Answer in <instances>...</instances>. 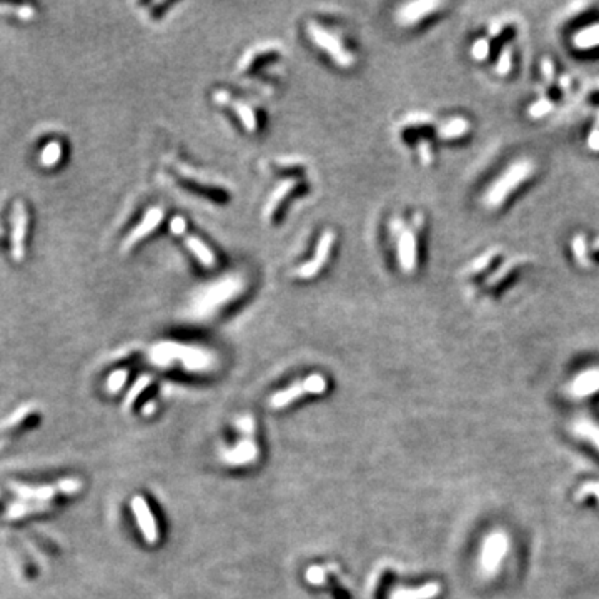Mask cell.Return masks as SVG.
<instances>
[{
  "mask_svg": "<svg viewBox=\"0 0 599 599\" xmlns=\"http://www.w3.org/2000/svg\"><path fill=\"white\" fill-rule=\"evenodd\" d=\"M245 279L242 275H225L213 284H208L200 288L192 296L190 311L195 318H205L215 315L222 308L233 303L245 290Z\"/></svg>",
  "mask_w": 599,
  "mask_h": 599,
  "instance_id": "6da1fadb",
  "label": "cell"
},
{
  "mask_svg": "<svg viewBox=\"0 0 599 599\" xmlns=\"http://www.w3.org/2000/svg\"><path fill=\"white\" fill-rule=\"evenodd\" d=\"M305 32L308 36L310 42L325 53L335 65L340 69H352L357 63V55L350 50V47L345 43L342 33L323 26L321 22L308 21L305 23Z\"/></svg>",
  "mask_w": 599,
  "mask_h": 599,
  "instance_id": "7a4b0ae2",
  "label": "cell"
},
{
  "mask_svg": "<svg viewBox=\"0 0 599 599\" xmlns=\"http://www.w3.org/2000/svg\"><path fill=\"white\" fill-rule=\"evenodd\" d=\"M421 218L411 220V223L405 225L401 220H394L392 223V230L396 243V258L398 265L403 274L411 275L418 269V261H420V230H421Z\"/></svg>",
  "mask_w": 599,
  "mask_h": 599,
  "instance_id": "3957f363",
  "label": "cell"
},
{
  "mask_svg": "<svg viewBox=\"0 0 599 599\" xmlns=\"http://www.w3.org/2000/svg\"><path fill=\"white\" fill-rule=\"evenodd\" d=\"M534 173V167L529 162H519L511 167L508 172H504L498 182L490 188L486 195V203L490 208H501L509 202L511 197H514L521 188L531 182Z\"/></svg>",
  "mask_w": 599,
  "mask_h": 599,
  "instance_id": "277c9868",
  "label": "cell"
},
{
  "mask_svg": "<svg viewBox=\"0 0 599 599\" xmlns=\"http://www.w3.org/2000/svg\"><path fill=\"white\" fill-rule=\"evenodd\" d=\"M335 243H337V233L328 228V230H325L323 233H321L318 242H316L313 257H311L308 261L300 263L291 275H293L296 280H301V281L313 280L315 276H318L321 271H323L326 263L330 261Z\"/></svg>",
  "mask_w": 599,
  "mask_h": 599,
  "instance_id": "5b68a950",
  "label": "cell"
},
{
  "mask_svg": "<svg viewBox=\"0 0 599 599\" xmlns=\"http://www.w3.org/2000/svg\"><path fill=\"white\" fill-rule=\"evenodd\" d=\"M170 232L178 238H182L183 245L188 248V252L192 253L200 265H203L205 269H213L217 265L215 252L202 238L188 232V223L182 215H175L170 220Z\"/></svg>",
  "mask_w": 599,
  "mask_h": 599,
  "instance_id": "8992f818",
  "label": "cell"
},
{
  "mask_svg": "<svg viewBox=\"0 0 599 599\" xmlns=\"http://www.w3.org/2000/svg\"><path fill=\"white\" fill-rule=\"evenodd\" d=\"M175 170H177V175L183 180L185 183L192 185L193 188L200 190L202 193L212 195V197L218 198H227L230 195V190L220 180L212 177L205 172H200L197 168H192L190 165L177 163L175 165Z\"/></svg>",
  "mask_w": 599,
  "mask_h": 599,
  "instance_id": "52a82bcc",
  "label": "cell"
},
{
  "mask_svg": "<svg viewBox=\"0 0 599 599\" xmlns=\"http://www.w3.org/2000/svg\"><path fill=\"white\" fill-rule=\"evenodd\" d=\"M326 387H328V384H326L325 377H321V374H310L308 378L293 383L290 388L284 389V392L275 393L270 399V405L274 408H284L286 405H290L291 401H295V399L301 396V394L325 393Z\"/></svg>",
  "mask_w": 599,
  "mask_h": 599,
  "instance_id": "ba28073f",
  "label": "cell"
},
{
  "mask_svg": "<svg viewBox=\"0 0 599 599\" xmlns=\"http://www.w3.org/2000/svg\"><path fill=\"white\" fill-rule=\"evenodd\" d=\"M445 7L441 2H430V0H423V2H406L401 4L394 12V21L401 27H415L425 22L426 18L435 16L438 11Z\"/></svg>",
  "mask_w": 599,
  "mask_h": 599,
  "instance_id": "9c48e42d",
  "label": "cell"
},
{
  "mask_svg": "<svg viewBox=\"0 0 599 599\" xmlns=\"http://www.w3.org/2000/svg\"><path fill=\"white\" fill-rule=\"evenodd\" d=\"M212 99L215 104L222 107H228L233 114L237 115L238 122H240L243 130L248 131V134H255L258 130V117L257 112L252 105H248L247 102L238 100L233 97L228 90H215L212 94Z\"/></svg>",
  "mask_w": 599,
  "mask_h": 599,
  "instance_id": "30bf717a",
  "label": "cell"
},
{
  "mask_svg": "<svg viewBox=\"0 0 599 599\" xmlns=\"http://www.w3.org/2000/svg\"><path fill=\"white\" fill-rule=\"evenodd\" d=\"M303 183H305L303 178H300V177H290V178L281 180V182L276 185V188L274 190V192L270 193V197L266 198L265 207H263V218H265L266 222L274 220V218L279 215L280 208L284 207L286 198H290L296 190H298L300 187H303Z\"/></svg>",
  "mask_w": 599,
  "mask_h": 599,
  "instance_id": "8fae6325",
  "label": "cell"
},
{
  "mask_svg": "<svg viewBox=\"0 0 599 599\" xmlns=\"http://www.w3.org/2000/svg\"><path fill=\"white\" fill-rule=\"evenodd\" d=\"M281 53V45L279 42H274V41H266V42H260V43H255V45H252L248 50L243 53L240 60H238V65H237V70L238 72H250L255 69L257 65H260L261 62H269L271 58L275 57H280Z\"/></svg>",
  "mask_w": 599,
  "mask_h": 599,
  "instance_id": "7c38bea8",
  "label": "cell"
},
{
  "mask_svg": "<svg viewBox=\"0 0 599 599\" xmlns=\"http://www.w3.org/2000/svg\"><path fill=\"white\" fill-rule=\"evenodd\" d=\"M163 218H165V210L162 207L150 208V210L144 215L142 220H140L139 225L135 227L134 230L129 233V237L125 238L124 250L125 252L131 250V248H134L135 245H139V243L142 242L145 237H149L150 233H153L155 230H157L160 223L163 222Z\"/></svg>",
  "mask_w": 599,
  "mask_h": 599,
  "instance_id": "4fadbf2b",
  "label": "cell"
},
{
  "mask_svg": "<svg viewBox=\"0 0 599 599\" xmlns=\"http://www.w3.org/2000/svg\"><path fill=\"white\" fill-rule=\"evenodd\" d=\"M14 232H12V257L21 261L26 253V237L28 232V208L23 202H17L14 208Z\"/></svg>",
  "mask_w": 599,
  "mask_h": 599,
  "instance_id": "5bb4252c",
  "label": "cell"
},
{
  "mask_svg": "<svg viewBox=\"0 0 599 599\" xmlns=\"http://www.w3.org/2000/svg\"><path fill=\"white\" fill-rule=\"evenodd\" d=\"M508 553V538L503 533H495L486 539L483 556H481V566L488 574H495L498 569L501 559Z\"/></svg>",
  "mask_w": 599,
  "mask_h": 599,
  "instance_id": "9a60e30c",
  "label": "cell"
},
{
  "mask_svg": "<svg viewBox=\"0 0 599 599\" xmlns=\"http://www.w3.org/2000/svg\"><path fill=\"white\" fill-rule=\"evenodd\" d=\"M80 488H82V483L77 480H67V481H62L58 486H42V488H28V486H22V485H12V490H16L18 495L23 496V498H31V500H48V498H52V496H55L57 493L72 495V493H75V491H79Z\"/></svg>",
  "mask_w": 599,
  "mask_h": 599,
  "instance_id": "2e32d148",
  "label": "cell"
},
{
  "mask_svg": "<svg viewBox=\"0 0 599 599\" xmlns=\"http://www.w3.org/2000/svg\"><path fill=\"white\" fill-rule=\"evenodd\" d=\"M131 509H134L135 516H137L139 526L142 529L144 538L147 539L149 543H155L158 539V529L157 523H155V516L149 508V503L145 501L142 496H135L131 500Z\"/></svg>",
  "mask_w": 599,
  "mask_h": 599,
  "instance_id": "e0dca14e",
  "label": "cell"
},
{
  "mask_svg": "<svg viewBox=\"0 0 599 599\" xmlns=\"http://www.w3.org/2000/svg\"><path fill=\"white\" fill-rule=\"evenodd\" d=\"M468 134L470 122L463 117H451L436 129V135L443 142H458V140L468 137Z\"/></svg>",
  "mask_w": 599,
  "mask_h": 599,
  "instance_id": "ac0fdd59",
  "label": "cell"
},
{
  "mask_svg": "<svg viewBox=\"0 0 599 599\" xmlns=\"http://www.w3.org/2000/svg\"><path fill=\"white\" fill-rule=\"evenodd\" d=\"M503 261V255L501 253H488V255L480 257L473 265L470 266L468 275L473 281H483L485 279H490L493 275V271L498 269Z\"/></svg>",
  "mask_w": 599,
  "mask_h": 599,
  "instance_id": "d6986e66",
  "label": "cell"
},
{
  "mask_svg": "<svg viewBox=\"0 0 599 599\" xmlns=\"http://www.w3.org/2000/svg\"><path fill=\"white\" fill-rule=\"evenodd\" d=\"M441 593V586L438 583L423 584L418 589H394L389 594V599H433Z\"/></svg>",
  "mask_w": 599,
  "mask_h": 599,
  "instance_id": "ffe728a7",
  "label": "cell"
},
{
  "mask_svg": "<svg viewBox=\"0 0 599 599\" xmlns=\"http://www.w3.org/2000/svg\"><path fill=\"white\" fill-rule=\"evenodd\" d=\"M599 389V369H591V372L579 374V377L574 379L571 393L574 396L583 398L589 396V394L596 393Z\"/></svg>",
  "mask_w": 599,
  "mask_h": 599,
  "instance_id": "44dd1931",
  "label": "cell"
},
{
  "mask_svg": "<svg viewBox=\"0 0 599 599\" xmlns=\"http://www.w3.org/2000/svg\"><path fill=\"white\" fill-rule=\"evenodd\" d=\"M519 274H521V266H518V265H511L509 269L504 271V274H501V275H500V279H498V280L491 281V285H490V291H491V293H495V295L503 293L504 290H508L509 286L513 285L516 280H518Z\"/></svg>",
  "mask_w": 599,
  "mask_h": 599,
  "instance_id": "7402d4cb",
  "label": "cell"
},
{
  "mask_svg": "<svg viewBox=\"0 0 599 599\" xmlns=\"http://www.w3.org/2000/svg\"><path fill=\"white\" fill-rule=\"evenodd\" d=\"M62 155H63V150H62V145L58 142H50L45 145V149L42 150V155H41V163L43 167H55V165L62 160Z\"/></svg>",
  "mask_w": 599,
  "mask_h": 599,
  "instance_id": "603a6c76",
  "label": "cell"
},
{
  "mask_svg": "<svg viewBox=\"0 0 599 599\" xmlns=\"http://www.w3.org/2000/svg\"><path fill=\"white\" fill-rule=\"evenodd\" d=\"M574 431H576L578 436L586 438L588 441H591L594 446L599 450V428L594 426L591 421L579 420L574 423Z\"/></svg>",
  "mask_w": 599,
  "mask_h": 599,
  "instance_id": "cb8c5ba5",
  "label": "cell"
},
{
  "mask_svg": "<svg viewBox=\"0 0 599 599\" xmlns=\"http://www.w3.org/2000/svg\"><path fill=\"white\" fill-rule=\"evenodd\" d=\"M471 52H473V57L476 60H486V58H491V45H490V38H478V41L475 42L473 48H471Z\"/></svg>",
  "mask_w": 599,
  "mask_h": 599,
  "instance_id": "d4e9b609",
  "label": "cell"
},
{
  "mask_svg": "<svg viewBox=\"0 0 599 599\" xmlns=\"http://www.w3.org/2000/svg\"><path fill=\"white\" fill-rule=\"evenodd\" d=\"M129 377V373H126V369H120V372H115L112 373V377L109 378V389L112 393L119 392V389L124 387L125 379Z\"/></svg>",
  "mask_w": 599,
  "mask_h": 599,
  "instance_id": "484cf974",
  "label": "cell"
},
{
  "mask_svg": "<svg viewBox=\"0 0 599 599\" xmlns=\"http://www.w3.org/2000/svg\"><path fill=\"white\" fill-rule=\"evenodd\" d=\"M511 58H513V52L511 50H503L500 55L498 60V72L501 75L509 74V70L513 69V63H511Z\"/></svg>",
  "mask_w": 599,
  "mask_h": 599,
  "instance_id": "4316f807",
  "label": "cell"
},
{
  "mask_svg": "<svg viewBox=\"0 0 599 599\" xmlns=\"http://www.w3.org/2000/svg\"><path fill=\"white\" fill-rule=\"evenodd\" d=\"M589 495H594L599 500V483H586L581 490L578 491L576 498L583 500L584 496H589Z\"/></svg>",
  "mask_w": 599,
  "mask_h": 599,
  "instance_id": "83f0119b",
  "label": "cell"
},
{
  "mask_svg": "<svg viewBox=\"0 0 599 599\" xmlns=\"http://www.w3.org/2000/svg\"><path fill=\"white\" fill-rule=\"evenodd\" d=\"M321 573V569H318V568H310V571H308V579L311 583H315V584H318L321 579H323V574H320Z\"/></svg>",
  "mask_w": 599,
  "mask_h": 599,
  "instance_id": "f1b7e54d",
  "label": "cell"
},
{
  "mask_svg": "<svg viewBox=\"0 0 599 599\" xmlns=\"http://www.w3.org/2000/svg\"><path fill=\"white\" fill-rule=\"evenodd\" d=\"M589 257H591V260H593V261H596V263H599V243H598V245H596V247H594V248H593V250H591V253H589Z\"/></svg>",
  "mask_w": 599,
  "mask_h": 599,
  "instance_id": "f546056e",
  "label": "cell"
},
{
  "mask_svg": "<svg viewBox=\"0 0 599 599\" xmlns=\"http://www.w3.org/2000/svg\"><path fill=\"white\" fill-rule=\"evenodd\" d=\"M589 102L594 105H599V90H594L591 95H589Z\"/></svg>",
  "mask_w": 599,
  "mask_h": 599,
  "instance_id": "4dcf8cb0",
  "label": "cell"
}]
</instances>
